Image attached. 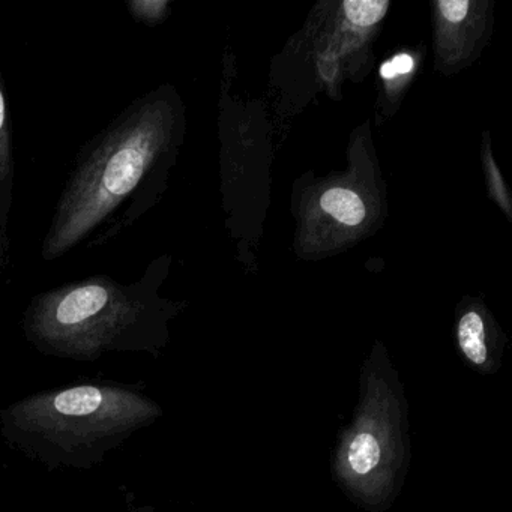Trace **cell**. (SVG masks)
Returning a JSON list of instances; mask_svg holds the SVG:
<instances>
[{
	"label": "cell",
	"mask_w": 512,
	"mask_h": 512,
	"mask_svg": "<svg viewBox=\"0 0 512 512\" xmlns=\"http://www.w3.org/2000/svg\"><path fill=\"white\" fill-rule=\"evenodd\" d=\"M173 127L169 95L160 89L136 98L80 148L43 239L46 262L80 244H110L155 205Z\"/></svg>",
	"instance_id": "obj_1"
},
{
	"label": "cell",
	"mask_w": 512,
	"mask_h": 512,
	"mask_svg": "<svg viewBox=\"0 0 512 512\" xmlns=\"http://www.w3.org/2000/svg\"><path fill=\"white\" fill-rule=\"evenodd\" d=\"M158 265L133 283L94 275L38 293L22 316L26 341L67 361L94 362L115 353L158 356L167 343L166 301L158 298Z\"/></svg>",
	"instance_id": "obj_2"
},
{
	"label": "cell",
	"mask_w": 512,
	"mask_h": 512,
	"mask_svg": "<svg viewBox=\"0 0 512 512\" xmlns=\"http://www.w3.org/2000/svg\"><path fill=\"white\" fill-rule=\"evenodd\" d=\"M161 416L160 404L136 386L86 380L14 401L0 410V434L49 470H86Z\"/></svg>",
	"instance_id": "obj_3"
},
{
	"label": "cell",
	"mask_w": 512,
	"mask_h": 512,
	"mask_svg": "<svg viewBox=\"0 0 512 512\" xmlns=\"http://www.w3.org/2000/svg\"><path fill=\"white\" fill-rule=\"evenodd\" d=\"M392 374L364 373L355 418L334 458L344 490L370 508L394 497L407 461L406 404Z\"/></svg>",
	"instance_id": "obj_4"
},
{
	"label": "cell",
	"mask_w": 512,
	"mask_h": 512,
	"mask_svg": "<svg viewBox=\"0 0 512 512\" xmlns=\"http://www.w3.org/2000/svg\"><path fill=\"white\" fill-rule=\"evenodd\" d=\"M14 193V142L8 112L4 77L0 70V233H7L8 218L13 206Z\"/></svg>",
	"instance_id": "obj_5"
},
{
	"label": "cell",
	"mask_w": 512,
	"mask_h": 512,
	"mask_svg": "<svg viewBox=\"0 0 512 512\" xmlns=\"http://www.w3.org/2000/svg\"><path fill=\"white\" fill-rule=\"evenodd\" d=\"M458 346L464 358L475 368H485L490 361L487 335L482 317L476 311L464 314L458 323Z\"/></svg>",
	"instance_id": "obj_6"
},
{
	"label": "cell",
	"mask_w": 512,
	"mask_h": 512,
	"mask_svg": "<svg viewBox=\"0 0 512 512\" xmlns=\"http://www.w3.org/2000/svg\"><path fill=\"white\" fill-rule=\"evenodd\" d=\"M320 205L323 211L347 226H356L365 217L364 203L358 194L343 188H335L323 194Z\"/></svg>",
	"instance_id": "obj_7"
},
{
	"label": "cell",
	"mask_w": 512,
	"mask_h": 512,
	"mask_svg": "<svg viewBox=\"0 0 512 512\" xmlns=\"http://www.w3.org/2000/svg\"><path fill=\"white\" fill-rule=\"evenodd\" d=\"M389 2L386 0H346L344 2V11L347 19L356 26L376 25L385 17Z\"/></svg>",
	"instance_id": "obj_8"
},
{
	"label": "cell",
	"mask_w": 512,
	"mask_h": 512,
	"mask_svg": "<svg viewBox=\"0 0 512 512\" xmlns=\"http://www.w3.org/2000/svg\"><path fill=\"white\" fill-rule=\"evenodd\" d=\"M127 7L134 19L146 25H155L166 16L169 4L164 0H130Z\"/></svg>",
	"instance_id": "obj_9"
},
{
	"label": "cell",
	"mask_w": 512,
	"mask_h": 512,
	"mask_svg": "<svg viewBox=\"0 0 512 512\" xmlns=\"http://www.w3.org/2000/svg\"><path fill=\"white\" fill-rule=\"evenodd\" d=\"M413 59L409 55H398L391 61L385 62L380 68L383 79H395L413 70Z\"/></svg>",
	"instance_id": "obj_10"
},
{
	"label": "cell",
	"mask_w": 512,
	"mask_h": 512,
	"mask_svg": "<svg viewBox=\"0 0 512 512\" xmlns=\"http://www.w3.org/2000/svg\"><path fill=\"white\" fill-rule=\"evenodd\" d=\"M469 5L467 0H440L439 10L448 22L460 23L466 19Z\"/></svg>",
	"instance_id": "obj_11"
},
{
	"label": "cell",
	"mask_w": 512,
	"mask_h": 512,
	"mask_svg": "<svg viewBox=\"0 0 512 512\" xmlns=\"http://www.w3.org/2000/svg\"><path fill=\"white\" fill-rule=\"evenodd\" d=\"M5 248H7V236L0 233V256L4 253Z\"/></svg>",
	"instance_id": "obj_12"
},
{
	"label": "cell",
	"mask_w": 512,
	"mask_h": 512,
	"mask_svg": "<svg viewBox=\"0 0 512 512\" xmlns=\"http://www.w3.org/2000/svg\"><path fill=\"white\" fill-rule=\"evenodd\" d=\"M128 512H152V511H148V509H146V508H136V509H131V511H128Z\"/></svg>",
	"instance_id": "obj_13"
}]
</instances>
